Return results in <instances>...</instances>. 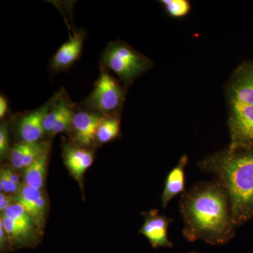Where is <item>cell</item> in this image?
<instances>
[{"mask_svg":"<svg viewBox=\"0 0 253 253\" xmlns=\"http://www.w3.org/2000/svg\"><path fill=\"white\" fill-rule=\"evenodd\" d=\"M184 234L189 240L223 244L232 235V219L225 190L217 184L198 186L183 196Z\"/></svg>","mask_w":253,"mask_h":253,"instance_id":"cell-1","label":"cell"},{"mask_svg":"<svg viewBox=\"0 0 253 253\" xmlns=\"http://www.w3.org/2000/svg\"><path fill=\"white\" fill-rule=\"evenodd\" d=\"M48 150L49 144L47 142L21 141L10 149L9 156L11 167L17 170L24 169Z\"/></svg>","mask_w":253,"mask_h":253,"instance_id":"cell-11","label":"cell"},{"mask_svg":"<svg viewBox=\"0 0 253 253\" xmlns=\"http://www.w3.org/2000/svg\"><path fill=\"white\" fill-rule=\"evenodd\" d=\"M84 32L76 33L58 50L51 60V66L56 72L71 67L81 57L84 41Z\"/></svg>","mask_w":253,"mask_h":253,"instance_id":"cell-12","label":"cell"},{"mask_svg":"<svg viewBox=\"0 0 253 253\" xmlns=\"http://www.w3.org/2000/svg\"><path fill=\"white\" fill-rule=\"evenodd\" d=\"M101 65L102 68L114 73L127 86L150 69L153 63L125 42L116 41L105 48Z\"/></svg>","mask_w":253,"mask_h":253,"instance_id":"cell-3","label":"cell"},{"mask_svg":"<svg viewBox=\"0 0 253 253\" xmlns=\"http://www.w3.org/2000/svg\"><path fill=\"white\" fill-rule=\"evenodd\" d=\"M104 116L86 109L75 113L69 130L74 144L86 148L94 144L96 130Z\"/></svg>","mask_w":253,"mask_h":253,"instance_id":"cell-6","label":"cell"},{"mask_svg":"<svg viewBox=\"0 0 253 253\" xmlns=\"http://www.w3.org/2000/svg\"><path fill=\"white\" fill-rule=\"evenodd\" d=\"M21 186H18L10 179L5 169L4 166H2L0 169V189L1 193L12 194L16 196L19 191Z\"/></svg>","mask_w":253,"mask_h":253,"instance_id":"cell-19","label":"cell"},{"mask_svg":"<svg viewBox=\"0 0 253 253\" xmlns=\"http://www.w3.org/2000/svg\"><path fill=\"white\" fill-rule=\"evenodd\" d=\"M16 196L12 194H0V212H3L5 210L7 209L11 205L16 204Z\"/></svg>","mask_w":253,"mask_h":253,"instance_id":"cell-21","label":"cell"},{"mask_svg":"<svg viewBox=\"0 0 253 253\" xmlns=\"http://www.w3.org/2000/svg\"><path fill=\"white\" fill-rule=\"evenodd\" d=\"M121 130L119 116L104 117L96 133L95 142L104 144L116 139Z\"/></svg>","mask_w":253,"mask_h":253,"instance_id":"cell-16","label":"cell"},{"mask_svg":"<svg viewBox=\"0 0 253 253\" xmlns=\"http://www.w3.org/2000/svg\"><path fill=\"white\" fill-rule=\"evenodd\" d=\"M229 195L231 219L239 224L253 216V150L226 152L208 160Z\"/></svg>","mask_w":253,"mask_h":253,"instance_id":"cell-2","label":"cell"},{"mask_svg":"<svg viewBox=\"0 0 253 253\" xmlns=\"http://www.w3.org/2000/svg\"><path fill=\"white\" fill-rule=\"evenodd\" d=\"M229 100L253 105V61L243 63L236 70L228 87Z\"/></svg>","mask_w":253,"mask_h":253,"instance_id":"cell-8","label":"cell"},{"mask_svg":"<svg viewBox=\"0 0 253 253\" xmlns=\"http://www.w3.org/2000/svg\"><path fill=\"white\" fill-rule=\"evenodd\" d=\"M0 249L1 253H4L6 250L12 249L9 238L4 230L1 220H0Z\"/></svg>","mask_w":253,"mask_h":253,"instance_id":"cell-22","label":"cell"},{"mask_svg":"<svg viewBox=\"0 0 253 253\" xmlns=\"http://www.w3.org/2000/svg\"><path fill=\"white\" fill-rule=\"evenodd\" d=\"M56 94L46 104L41 106L21 118L18 125V134L21 141L38 142L44 134V120L51 105L54 103Z\"/></svg>","mask_w":253,"mask_h":253,"instance_id":"cell-9","label":"cell"},{"mask_svg":"<svg viewBox=\"0 0 253 253\" xmlns=\"http://www.w3.org/2000/svg\"><path fill=\"white\" fill-rule=\"evenodd\" d=\"M63 157L70 174L79 182H81L84 173L94 163V153L74 143L64 145Z\"/></svg>","mask_w":253,"mask_h":253,"instance_id":"cell-10","label":"cell"},{"mask_svg":"<svg viewBox=\"0 0 253 253\" xmlns=\"http://www.w3.org/2000/svg\"><path fill=\"white\" fill-rule=\"evenodd\" d=\"M1 215L11 219L13 222L26 230L37 234V229L30 214L26 212L23 206L18 203L11 205Z\"/></svg>","mask_w":253,"mask_h":253,"instance_id":"cell-17","label":"cell"},{"mask_svg":"<svg viewBox=\"0 0 253 253\" xmlns=\"http://www.w3.org/2000/svg\"><path fill=\"white\" fill-rule=\"evenodd\" d=\"M161 2L168 14L172 17H184L191 11V4L186 0H163Z\"/></svg>","mask_w":253,"mask_h":253,"instance_id":"cell-18","label":"cell"},{"mask_svg":"<svg viewBox=\"0 0 253 253\" xmlns=\"http://www.w3.org/2000/svg\"><path fill=\"white\" fill-rule=\"evenodd\" d=\"M9 130L6 123H2L0 126V156L4 158L9 153Z\"/></svg>","mask_w":253,"mask_h":253,"instance_id":"cell-20","label":"cell"},{"mask_svg":"<svg viewBox=\"0 0 253 253\" xmlns=\"http://www.w3.org/2000/svg\"><path fill=\"white\" fill-rule=\"evenodd\" d=\"M16 203L21 205L30 214L37 231L42 232L44 224L47 202L45 196L41 190H36L22 184L16 195Z\"/></svg>","mask_w":253,"mask_h":253,"instance_id":"cell-7","label":"cell"},{"mask_svg":"<svg viewBox=\"0 0 253 253\" xmlns=\"http://www.w3.org/2000/svg\"><path fill=\"white\" fill-rule=\"evenodd\" d=\"M8 111V102L7 100L4 96L1 94L0 96V118L2 119L6 116Z\"/></svg>","mask_w":253,"mask_h":253,"instance_id":"cell-23","label":"cell"},{"mask_svg":"<svg viewBox=\"0 0 253 253\" xmlns=\"http://www.w3.org/2000/svg\"><path fill=\"white\" fill-rule=\"evenodd\" d=\"M125 91L121 83L109 71L101 68L99 79L84 102L86 109L104 116H119L125 101Z\"/></svg>","mask_w":253,"mask_h":253,"instance_id":"cell-4","label":"cell"},{"mask_svg":"<svg viewBox=\"0 0 253 253\" xmlns=\"http://www.w3.org/2000/svg\"><path fill=\"white\" fill-rule=\"evenodd\" d=\"M229 128L231 142L229 151L253 150V105L229 101Z\"/></svg>","mask_w":253,"mask_h":253,"instance_id":"cell-5","label":"cell"},{"mask_svg":"<svg viewBox=\"0 0 253 253\" xmlns=\"http://www.w3.org/2000/svg\"><path fill=\"white\" fill-rule=\"evenodd\" d=\"M49 150L23 169V184L36 190H41L45 183Z\"/></svg>","mask_w":253,"mask_h":253,"instance_id":"cell-15","label":"cell"},{"mask_svg":"<svg viewBox=\"0 0 253 253\" xmlns=\"http://www.w3.org/2000/svg\"><path fill=\"white\" fill-rule=\"evenodd\" d=\"M186 163L187 157L186 156H182L177 166L168 174L162 195L163 208H166L169 201L175 197L176 195L184 191L185 185L184 168Z\"/></svg>","mask_w":253,"mask_h":253,"instance_id":"cell-14","label":"cell"},{"mask_svg":"<svg viewBox=\"0 0 253 253\" xmlns=\"http://www.w3.org/2000/svg\"><path fill=\"white\" fill-rule=\"evenodd\" d=\"M169 221L167 217L160 215L156 211H151L145 217L140 232L146 236L153 247L171 246L168 238Z\"/></svg>","mask_w":253,"mask_h":253,"instance_id":"cell-13","label":"cell"}]
</instances>
